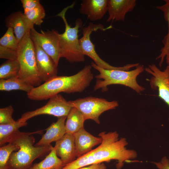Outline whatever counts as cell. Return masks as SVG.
Listing matches in <instances>:
<instances>
[{"mask_svg": "<svg viewBox=\"0 0 169 169\" xmlns=\"http://www.w3.org/2000/svg\"><path fill=\"white\" fill-rule=\"evenodd\" d=\"M99 136L102 139L101 143L96 148L74 160V165L76 168L114 160L118 161L116 169H120L124 162H130L137 157V154L135 150L126 149L128 142L126 139H119L116 131L107 133L102 132Z\"/></svg>", "mask_w": 169, "mask_h": 169, "instance_id": "6da1fadb", "label": "cell"}, {"mask_svg": "<svg viewBox=\"0 0 169 169\" xmlns=\"http://www.w3.org/2000/svg\"><path fill=\"white\" fill-rule=\"evenodd\" d=\"M91 65L85 66L77 74L69 76H56L27 93L34 100H46L60 92L68 94L83 91L93 78Z\"/></svg>", "mask_w": 169, "mask_h": 169, "instance_id": "7a4b0ae2", "label": "cell"}, {"mask_svg": "<svg viewBox=\"0 0 169 169\" xmlns=\"http://www.w3.org/2000/svg\"><path fill=\"white\" fill-rule=\"evenodd\" d=\"M43 131L27 132L20 131L13 138L10 142L15 144L19 149L17 151L11 153L8 161L7 169H29L35 159L41 157L50 151L52 147L50 145L39 146H33L35 139L32 135L41 134Z\"/></svg>", "mask_w": 169, "mask_h": 169, "instance_id": "3957f363", "label": "cell"}, {"mask_svg": "<svg viewBox=\"0 0 169 169\" xmlns=\"http://www.w3.org/2000/svg\"><path fill=\"white\" fill-rule=\"evenodd\" d=\"M90 65L99 73L95 77L97 79L94 87L95 91L101 89L103 92L106 91L108 89L107 86L111 84L124 85L138 93L145 89L136 81L137 76L145 70L143 65L139 64L135 69L129 71L106 69L98 66L93 62Z\"/></svg>", "mask_w": 169, "mask_h": 169, "instance_id": "277c9868", "label": "cell"}, {"mask_svg": "<svg viewBox=\"0 0 169 169\" xmlns=\"http://www.w3.org/2000/svg\"><path fill=\"white\" fill-rule=\"evenodd\" d=\"M74 3L65 8L57 15L63 19L65 25L64 32L62 33H58L59 39L60 58H65L71 63L82 62L85 60V55L81 51L79 44L78 33L79 29L83 25L81 20L76 19L75 25L71 27L69 25L65 17V13L69 8H72Z\"/></svg>", "mask_w": 169, "mask_h": 169, "instance_id": "5b68a950", "label": "cell"}, {"mask_svg": "<svg viewBox=\"0 0 169 169\" xmlns=\"http://www.w3.org/2000/svg\"><path fill=\"white\" fill-rule=\"evenodd\" d=\"M16 51L20 66L19 78L34 87L40 85L42 82L37 70L34 44L30 31L19 42Z\"/></svg>", "mask_w": 169, "mask_h": 169, "instance_id": "8992f818", "label": "cell"}, {"mask_svg": "<svg viewBox=\"0 0 169 169\" xmlns=\"http://www.w3.org/2000/svg\"><path fill=\"white\" fill-rule=\"evenodd\" d=\"M72 107L82 114L85 120L90 119L99 124L100 115L104 112L115 109L119 105L117 101H109L105 99L92 96L69 101Z\"/></svg>", "mask_w": 169, "mask_h": 169, "instance_id": "52a82bcc", "label": "cell"}, {"mask_svg": "<svg viewBox=\"0 0 169 169\" xmlns=\"http://www.w3.org/2000/svg\"><path fill=\"white\" fill-rule=\"evenodd\" d=\"M107 28L101 23L94 24L90 22L88 26L82 28L83 36L79 39L80 49L83 54L91 58L98 66L106 69H119L129 71L133 67H136L137 63L129 64L123 66L115 67L111 65L102 59L96 51L95 45L90 40V35L92 32L100 30L104 31Z\"/></svg>", "mask_w": 169, "mask_h": 169, "instance_id": "ba28073f", "label": "cell"}, {"mask_svg": "<svg viewBox=\"0 0 169 169\" xmlns=\"http://www.w3.org/2000/svg\"><path fill=\"white\" fill-rule=\"evenodd\" d=\"M72 108L69 101L59 94L49 99L48 102L43 106L24 113L18 120L26 122L31 118L42 115H52L58 117L67 116Z\"/></svg>", "mask_w": 169, "mask_h": 169, "instance_id": "9c48e42d", "label": "cell"}, {"mask_svg": "<svg viewBox=\"0 0 169 169\" xmlns=\"http://www.w3.org/2000/svg\"><path fill=\"white\" fill-rule=\"evenodd\" d=\"M54 30L39 33L33 28L30 30L33 42L39 45L53 59L58 66L60 58V49L58 33Z\"/></svg>", "mask_w": 169, "mask_h": 169, "instance_id": "30bf717a", "label": "cell"}, {"mask_svg": "<svg viewBox=\"0 0 169 169\" xmlns=\"http://www.w3.org/2000/svg\"><path fill=\"white\" fill-rule=\"evenodd\" d=\"M145 70L152 75L150 80L151 88L158 90V96L169 107V65L161 71L155 64H152L145 68Z\"/></svg>", "mask_w": 169, "mask_h": 169, "instance_id": "8fae6325", "label": "cell"}, {"mask_svg": "<svg viewBox=\"0 0 169 169\" xmlns=\"http://www.w3.org/2000/svg\"><path fill=\"white\" fill-rule=\"evenodd\" d=\"M33 44L38 74L42 81L44 82L57 75V66L39 45Z\"/></svg>", "mask_w": 169, "mask_h": 169, "instance_id": "7c38bea8", "label": "cell"}, {"mask_svg": "<svg viewBox=\"0 0 169 169\" xmlns=\"http://www.w3.org/2000/svg\"><path fill=\"white\" fill-rule=\"evenodd\" d=\"M55 142L56 154L60 158L64 166L75 160L76 149L73 135L66 133Z\"/></svg>", "mask_w": 169, "mask_h": 169, "instance_id": "4fadbf2b", "label": "cell"}, {"mask_svg": "<svg viewBox=\"0 0 169 169\" xmlns=\"http://www.w3.org/2000/svg\"><path fill=\"white\" fill-rule=\"evenodd\" d=\"M136 5L135 0H108L107 22L125 20L126 14L131 11Z\"/></svg>", "mask_w": 169, "mask_h": 169, "instance_id": "5bb4252c", "label": "cell"}, {"mask_svg": "<svg viewBox=\"0 0 169 169\" xmlns=\"http://www.w3.org/2000/svg\"><path fill=\"white\" fill-rule=\"evenodd\" d=\"M108 0H83L79 13L95 21L102 19L107 11Z\"/></svg>", "mask_w": 169, "mask_h": 169, "instance_id": "9a60e30c", "label": "cell"}, {"mask_svg": "<svg viewBox=\"0 0 169 169\" xmlns=\"http://www.w3.org/2000/svg\"><path fill=\"white\" fill-rule=\"evenodd\" d=\"M6 26L13 30L19 43L25 34L34 28L27 19L24 13L19 11L13 13L5 19Z\"/></svg>", "mask_w": 169, "mask_h": 169, "instance_id": "2e32d148", "label": "cell"}, {"mask_svg": "<svg viewBox=\"0 0 169 169\" xmlns=\"http://www.w3.org/2000/svg\"><path fill=\"white\" fill-rule=\"evenodd\" d=\"M73 135L77 158L91 151L94 146L100 144L102 140L101 137H96L90 134L84 128Z\"/></svg>", "mask_w": 169, "mask_h": 169, "instance_id": "e0dca14e", "label": "cell"}, {"mask_svg": "<svg viewBox=\"0 0 169 169\" xmlns=\"http://www.w3.org/2000/svg\"><path fill=\"white\" fill-rule=\"evenodd\" d=\"M67 116L58 117L56 122L53 123L46 129L45 133L34 146H46L50 145L53 142H56L61 139L66 134L65 121Z\"/></svg>", "mask_w": 169, "mask_h": 169, "instance_id": "ac0fdd59", "label": "cell"}, {"mask_svg": "<svg viewBox=\"0 0 169 169\" xmlns=\"http://www.w3.org/2000/svg\"><path fill=\"white\" fill-rule=\"evenodd\" d=\"M164 4L156 7L163 12L164 19L167 23L168 27L167 33L162 41L163 46L161 49L160 54L156 58V59H160L159 65L160 67H161L165 59L167 65H169V0H164Z\"/></svg>", "mask_w": 169, "mask_h": 169, "instance_id": "d6986e66", "label": "cell"}, {"mask_svg": "<svg viewBox=\"0 0 169 169\" xmlns=\"http://www.w3.org/2000/svg\"><path fill=\"white\" fill-rule=\"evenodd\" d=\"M85 121L80 112L76 108L72 107L67 116L65 123L66 133L74 135L84 128Z\"/></svg>", "mask_w": 169, "mask_h": 169, "instance_id": "ffe728a7", "label": "cell"}, {"mask_svg": "<svg viewBox=\"0 0 169 169\" xmlns=\"http://www.w3.org/2000/svg\"><path fill=\"white\" fill-rule=\"evenodd\" d=\"M26 122H21L18 120L14 122L6 124H0V146L7 143H9L13 138L19 131V129L26 125Z\"/></svg>", "mask_w": 169, "mask_h": 169, "instance_id": "44dd1931", "label": "cell"}, {"mask_svg": "<svg viewBox=\"0 0 169 169\" xmlns=\"http://www.w3.org/2000/svg\"><path fill=\"white\" fill-rule=\"evenodd\" d=\"M58 156L55 147L52 146L50 151L43 160L34 164L29 169H61L64 165L61 160Z\"/></svg>", "mask_w": 169, "mask_h": 169, "instance_id": "7402d4cb", "label": "cell"}, {"mask_svg": "<svg viewBox=\"0 0 169 169\" xmlns=\"http://www.w3.org/2000/svg\"><path fill=\"white\" fill-rule=\"evenodd\" d=\"M33 87L20 79L18 76L7 79H0V90L2 91L21 90L27 93Z\"/></svg>", "mask_w": 169, "mask_h": 169, "instance_id": "603a6c76", "label": "cell"}, {"mask_svg": "<svg viewBox=\"0 0 169 169\" xmlns=\"http://www.w3.org/2000/svg\"><path fill=\"white\" fill-rule=\"evenodd\" d=\"M20 66L17 59L8 60L0 66V79H7L18 75Z\"/></svg>", "mask_w": 169, "mask_h": 169, "instance_id": "cb8c5ba5", "label": "cell"}, {"mask_svg": "<svg viewBox=\"0 0 169 169\" xmlns=\"http://www.w3.org/2000/svg\"><path fill=\"white\" fill-rule=\"evenodd\" d=\"M24 13L30 23L34 26V24L40 25L43 22L45 13L43 6L40 4L36 8L24 12Z\"/></svg>", "mask_w": 169, "mask_h": 169, "instance_id": "d4e9b609", "label": "cell"}, {"mask_svg": "<svg viewBox=\"0 0 169 169\" xmlns=\"http://www.w3.org/2000/svg\"><path fill=\"white\" fill-rule=\"evenodd\" d=\"M19 149L18 146L13 142L0 146V169H7L8 161L11 153Z\"/></svg>", "mask_w": 169, "mask_h": 169, "instance_id": "484cf974", "label": "cell"}, {"mask_svg": "<svg viewBox=\"0 0 169 169\" xmlns=\"http://www.w3.org/2000/svg\"><path fill=\"white\" fill-rule=\"evenodd\" d=\"M14 33L12 28H8L5 33L0 39V45L16 51L19 43Z\"/></svg>", "mask_w": 169, "mask_h": 169, "instance_id": "4316f807", "label": "cell"}, {"mask_svg": "<svg viewBox=\"0 0 169 169\" xmlns=\"http://www.w3.org/2000/svg\"><path fill=\"white\" fill-rule=\"evenodd\" d=\"M14 109L11 105L0 109V124H6L15 121L13 118Z\"/></svg>", "mask_w": 169, "mask_h": 169, "instance_id": "83f0119b", "label": "cell"}, {"mask_svg": "<svg viewBox=\"0 0 169 169\" xmlns=\"http://www.w3.org/2000/svg\"><path fill=\"white\" fill-rule=\"evenodd\" d=\"M0 58L10 60L17 59V51L0 45Z\"/></svg>", "mask_w": 169, "mask_h": 169, "instance_id": "f1b7e54d", "label": "cell"}, {"mask_svg": "<svg viewBox=\"0 0 169 169\" xmlns=\"http://www.w3.org/2000/svg\"><path fill=\"white\" fill-rule=\"evenodd\" d=\"M24 12L32 9L40 4L38 0H21Z\"/></svg>", "mask_w": 169, "mask_h": 169, "instance_id": "f546056e", "label": "cell"}, {"mask_svg": "<svg viewBox=\"0 0 169 169\" xmlns=\"http://www.w3.org/2000/svg\"><path fill=\"white\" fill-rule=\"evenodd\" d=\"M153 163L158 169H169V160L166 157H163L160 161Z\"/></svg>", "mask_w": 169, "mask_h": 169, "instance_id": "4dcf8cb0", "label": "cell"}, {"mask_svg": "<svg viewBox=\"0 0 169 169\" xmlns=\"http://www.w3.org/2000/svg\"><path fill=\"white\" fill-rule=\"evenodd\" d=\"M106 167L103 163L94 164L78 169H106Z\"/></svg>", "mask_w": 169, "mask_h": 169, "instance_id": "1f68e13d", "label": "cell"}, {"mask_svg": "<svg viewBox=\"0 0 169 169\" xmlns=\"http://www.w3.org/2000/svg\"><path fill=\"white\" fill-rule=\"evenodd\" d=\"M168 81L169 82V75L168 77Z\"/></svg>", "mask_w": 169, "mask_h": 169, "instance_id": "d6a6232c", "label": "cell"}]
</instances>
